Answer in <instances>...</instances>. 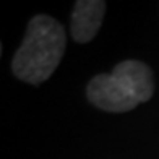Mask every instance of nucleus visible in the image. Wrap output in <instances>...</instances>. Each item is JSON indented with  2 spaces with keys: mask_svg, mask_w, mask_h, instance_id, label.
Instances as JSON below:
<instances>
[{
  "mask_svg": "<svg viewBox=\"0 0 159 159\" xmlns=\"http://www.w3.org/2000/svg\"><path fill=\"white\" fill-rule=\"evenodd\" d=\"M67 47L65 28L49 15L30 20L26 34L11 60V71L18 80L41 84L57 70Z\"/></svg>",
  "mask_w": 159,
  "mask_h": 159,
  "instance_id": "obj_1",
  "label": "nucleus"
},
{
  "mask_svg": "<svg viewBox=\"0 0 159 159\" xmlns=\"http://www.w3.org/2000/svg\"><path fill=\"white\" fill-rule=\"evenodd\" d=\"M86 98L98 109L106 112H128L138 106L136 99L112 73H99L86 86Z\"/></svg>",
  "mask_w": 159,
  "mask_h": 159,
  "instance_id": "obj_2",
  "label": "nucleus"
},
{
  "mask_svg": "<svg viewBox=\"0 0 159 159\" xmlns=\"http://www.w3.org/2000/svg\"><path fill=\"white\" fill-rule=\"evenodd\" d=\"M107 3L104 0H76L70 16L71 38L80 44L94 39L106 15Z\"/></svg>",
  "mask_w": 159,
  "mask_h": 159,
  "instance_id": "obj_3",
  "label": "nucleus"
},
{
  "mask_svg": "<svg viewBox=\"0 0 159 159\" xmlns=\"http://www.w3.org/2000/svg\"><path fill=\"white\" fill-rule=\"evenodd\" d=\"M111 73L138 99V102H148L153 98L154 78L146 63L140 60H124L115 65Z\"/></svg>",
  "mask_w": 159,
  "mask_h": 159,
  "instance_id": "obj_4",
  "label": "nucleus"
}]
</instances>
